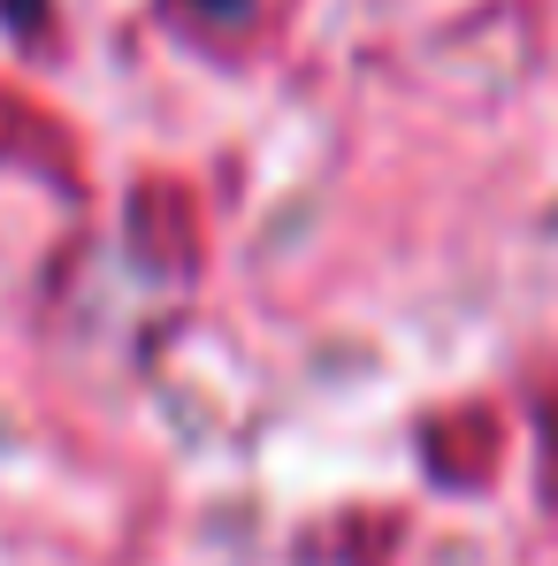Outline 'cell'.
Here are the masks:
<instances>
[{
  "label": "cell",
  "mask_w": 558,
  "mask_h": 566,
  "mask_svg": "<svg viewBox=\"0 0 558 566\" xmlns=\"http://www.w3.org/2000/svg\"><path fill=\"white\" fill-rule=\"evenodd\" d=\"M199 8H207V15H238L245 0H199Z\"/></svg>",
  "instance_id": "1"
}]
</instances>
